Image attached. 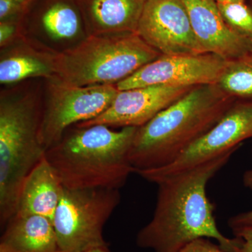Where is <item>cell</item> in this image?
<instances>
[{"mask_svg":"<svg viewBox=\"0 0 252 252\" xmlns=\"http://www.w3.org/2000/svg\"><path fill=\"white\" fill-rule=\"evenodd\" d=\"M182 1L204 53L230 61L252 52V41L239 35L227 25L214 0Z\"/></svg>","mask_w":252,"mask_h":252,"instance_id":"cell-13","label":"cell"},{"mask_svg":"<svg viewBox=\"0 0 252 252\" xmlns=\"http://www.w3.org/2000/svg\"><path fill=\"white\" fill-rule=\"evenodd\" d=\"M147 0H77L89 36L137 33Z\"/></svg>","mask_w":252,"mask_h":252,"instance_id":"cell-14","label":"cell"},{"mask_svg":"<svg viewBox=\"0 0 252 252\" xmlns=\"http://www.w3.org/2000/svg\"><path fill=\"white\" fill-rule=\"evenodd\" d=\"M235 100L217 84L195 86L137 127L129 152L135 173L175 161L221 119Z\"/></svg>","mask_w":252,"mask_h":252,"instance_id":"cell-2","label":"cell"},{"mask_svg":"<svg viewBox=\"0 0 252 252\" xmlns=\"http://www.w3.org/2000/svg\"><path fill=\"white\" fill-rule=\"evenodd\" d=\"M0 243L16 252H63L52 220L39 215H14Z\"/></svg>","mask_w":252,"mask_h":252,"instance_id":"cell-17","label":"cell"},{"mask_svg":"<svg viewBox=\"0 0 252 252\" xmlns=\"http://www.w3.org/2000/svg\"><path fill=\"white\" fill-rule=\"evenodd\" d=\"M54 58V54L34 46L22 36L1 49L0 83L10 86L36 78L53 79Z\"/></svg>","mask_w":252,"mask_h":252,"instance_id":"cell-16","label":"cell"},{"mask_svg":"<svg viewBox=\"0 0 252 252\" xmlns=\"http://www.w3.org/2000/svg\"><path fill=\"white\" fill-rule=\"evenodd\" d=\"M137 33L162 56L205 54L182 0H147Z\"/></svg>","mask_w":252,"mask_h":252,"instance_id":"cell-10","label":"cell"},{"mask_svg":"<svg viewBox=\"0 0 252 252\" xmlns=\"http://www.w3.org/2000/svg\"><path fill=\"white\" fill-rule=\"evenodd\" d=\"M160 56L137 33L91 35L55 55L53 79L72 86L117 85Z\"/></svg>","mask_w":252,"mask_h":252,"instance_id":"cell-5","label":"cell"},{"mask_svg":"<svg viewBox=\"0 0 252 252\" xmlns=\"http://www.w3.org/2000/svg\"><path fill=\"white\" fill-rule=\"evenodd\" d=\"M117 129V128H115ZM73 126L45 157L64 188L120 189L135 173L129 152L137 127Z\"/></svg>","mask_w":252,"mask_h":252,"instance_id":"cell-3","label":"cell"},{"mask_svg":"<svg viewBox=\"0 0 252 252\" xmlns=\"http://www.w3.org/2000/svg\"><path fill=\"white\" fill-rule=\"evenodd\" d=\"M232 151L157 184V205L152 220L137 233L139 248L154 252H179L200 238L216 240L223 250L235 252V239L217 227L215 205L206 187L229 161Z\"/></svg>","mask_w":252,"mask_h":252,"instance_id":"cell-1","label":"cell"},{"mask_svg":"<svg viewBox=\"0 0 252 252\" xmlns=\"http://www.w3.org/2000/svg\"><path fill=\"white\" fill-rule=\"evenodd\" d=\"M225 22L239 35L252 41V6L245 1L217 4Z\"/></svg>","mask_w":252,"mask_h":252,"instance_id":"cell-19","label":"cell"},{"mask_svg":"<svg viewBox=\"0 0 252 252\" xmlns=\"http://www.w3.org/2000/svg\"><path fill=\"white\" fill-rule=\"evenodd\" d=\"M88 252H111L109 251L108 247H104V248H97L95 250H91Z\"/></svg>","mask_w":252,"mask_h":252,"instance_id":"cell-27","label":"cell"},{"mask_svg":"<svg viewBox=\"0 0 252 252\" xmlns=\"http://www.w3.org/2000/svg\"><path fill=\"white\" fill-rule=\"evenodd\" d=\"M33 0H0V21L20 20Z\"/></svg>","mask_w":252,"mask_h":252,"instance_id":"cell-20","label":"cell"},{"mask_svg":"<svg viewBox=\"0 0 252 252\" xmlns=\"http://www.w3.org/2000/svg\"><path fill=\"white\" fill-rule=\"evenodd\" d=\"M46 81L39 135L46 150L69 127L100 115L119 91L113 84L72 86L53 79Z\"/></svg>","mask_w":252,"mask_h":252,"instance_id":"cell-7","label":"cell"},{"mask_svg":"<svg viewBox=\"0 0 252 252\" xmlns=\"http://www.w3.org/2000/svg\"><path fill=\"white\" fill-rule=\"evenodd\" d=\"M250 4H251L252 6V0H250Z\"/></svg>","mask_w":252,"mask_h":252,"instance_id":"cell-28","label":"cell"},{"mask_svg":"<svg viewBox=\"0 0 252 252\" xmlns=\"http://www.w3.org/2000/svg\"><path fill=\"white\" fill-rule=\"evenodd\" d=\"M252 139V100L237 99L221 119L166 166L135 173L152 183L187 171L203 162L237 151L244 141Z\"/></svg>","mask_w":252,"mask_h":252,"instance_id":"cell-8","label":"cell"},{"mask_svg":"<svg viewBox=\"0 0 252 252\" xmlns=\"http://www.w3.org/2000/svg\"><path fill=\"white\" fill-rule=\"evenodd\" d=\"M63 190L59 176L44 157L23 181L15 215H39L53 220Z\"/></svg>","mask_w":252,"mask_h":252,"instance_id":"cell-15","label":"cell"},{"mask_svg":"<svg viewBox=\"0 0 252 252\" xmlns=\"http://www.w3.org/2000/svg\"><path fill=\"white\" fill-rule=\"evenodd\" d=\"M0 252H16L4 244L0 243Z\"/></svg>","mask_w":252,"mask_h":252,"instance_id":"cell-25","label":"cell"},{"mask_svg":"<svg viewBox=\"0 0 252 252\" xmlns=\"http://www.w3.org/2000/svg\"><path fill=\"white\" fill-rule=\"evenodd\" d=\"M119 189H67L53 219L63 252H88L108 247L104 226L121 202Z\"/></svg>","mask_w":252,"mask_h":252,"instance_id":"cell-6","label":"cell"},{"mask_svg":"<svg viewBox=\"0 0 252 252\" xmlns=\"http://www.w3.org/2000/svg\"><path fill=\"white\" fill-rule=\"evenodd\" d=\"M10 90L0 97V225L14 216L26 177L45 157L40 140L43 97L39 90Z\"/></svg>","mask_w":252,"mask_h":252,"instance_id":"cell-4","label":"cell"},{"mask_svg":"<svg viewBox=\"0 0 252 252\" xmlns=\"http://www.w3.org/2000/svg\"><path fill=\"white\" fill-rule=\"evenodd\" d=\"M24 39L57 55L89 36L77 0H33L20 18Z\"/></svg>","mask_w":252,"mask_h":252,"instance_id":"cell-9","label":"cell"},{"mask_svg":"<svg viewBox=\"0 0 252 252\" xmlns=\"http://www.w3.org/2000/svg\"><path fill=\"white\" fill-rule=\"evenodd\" d=\"M216 84L233 98L252 100V52L227 61Z\"/></svg>","mask_w":252,"mask_h":252,"instance_id":"cell-18","label":"cell"},{"mask_svg":"<svg viewBox=\"0 0 252 252\" xmlns=\"http://www.w3.org/2000/svg\"><path fill=\"white\" fill-rule=\"evenodd\" d=\"M217 4H226V3L236 2V1H245V0H214Z\"/></svg>","mask_w":252,"mask_h":252,"instance_id":"cell-26","label":"cell"},{"mask_svg":"<svg viewBox=\"0 0 252 252\" xmlns=\"http://www.w3.org/2000/svg\"><path fill=\"white\" fill-rule=\"evenodd\" d=\"M232 230L235 235V252H252V225Z\"/></svg>","mask_w":252,"mask_h":252,"instance_id":"cell-23","label":"cell"},{"mask_svg":"<svg viewBox=\"0 0 252 252\" xmlns=\"http://www.w3.org/2000/svg\"><path fill=\"white\" fill-rule=\"evenodd\" d=\"M243 184L245 187L252 189V169L247 170L244 173ZM228 223L232 230L240 227L252 225V210L243 212L231 217L228 220Z\"/></svg>","mask_w":252,"mask_h":252,"instance_id":"cell-22","label":"cell"},{"mask_svg":"<svg viewBox=\"0 0 252 252\" xmlns=\"http://www.w3.org/2000/svg\"><path fill=\"white\" fill-rule=\"evenodd\" d=\"M227 61L212 54L161 56L124 81L119 91L154 85L195 86L216 84Z\"/></svg>","mask_w":252,"mask_h":252,"instance_id":"cell-11","label":"cell"},{"mask_svg":"<svg viewBox=\"0 0 252 252\" xmlns=\"http://www.w3.org/2000/svg\"><path fill=\"white\" fill-rule=\"evenodd\" d=\"M179 252H228L225 251L219 244L210 241V239L200 238L189 244Z\"/></svg>","mask_w":252,"mask_h":252,"instance_id":"cell-24","label":"cell"},{"mask_svg":"<svg viewBox=\"0 0 252 252\" xmlns=\"http://www.w3.org/2000/svg\"><path fill=\"white\" fill-rule=\"evenodd\" d=\"M22 37L20 31V20L0 21V46L1 49L14 44Z\"/></svg>","mask_w":252,"mask_h":252,"instance_id":"cell-21","label":"cell"},{"mask_svg":"<svg viewBox=\"0 0 252 252\" xmlns=\"http://www.w3.org/2000/svg\"><path fill=\"white\" fill-rule=\"evenodd\" d=\"M193 87L154 85L119 91L103 113L89 122L77 124H101L113 128L140 127L175 103Z\"/></svg>","mask_w":252,"mask_h":252,"instance_id":"cell-12","label":"cell"}]
</instances>
